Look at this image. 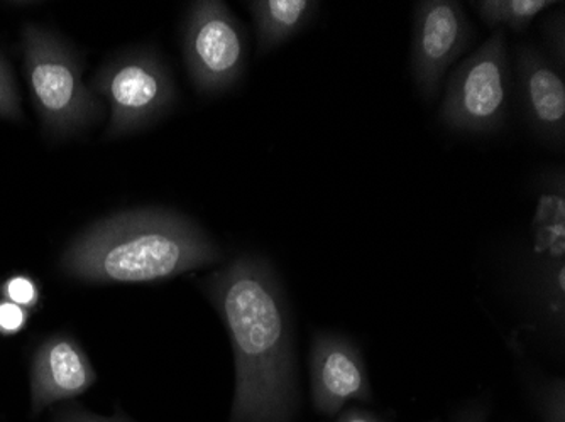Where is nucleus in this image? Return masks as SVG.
Returning a JSON list of instances; mask_svg holds the SVG:
<instances>
[{
  "label": "nucleus",
  "instance_id": "obj_1",
  "mask_svg": "<svg viewBox=\"0 0 565 422\" xmlns=\"http://www.w3.org/2000/svg\"><path fill=\"white\" fill-rule=\"evenodd\" d=\"M236 364L231 422H290L298 404L290 304L269 260L243 253L203 279Z\"/></svg>",
  "mask_w": 565,
  "mask_h": 422
},
{
  "label": "nucleus",
  "instance_id": "obj_2",
  "mask_svg": "<svg viewBox=\"0 0 565 422\" xmlns=\"http://www.w3.org/2000/svg\"><path fill=\"white\" fill-rule=\"evenodd\" d=\"M224 259L199 224L168 209L124 212L88 227L63 252V274L90 284L158 282Z\"/></svg>",
  "mask_w": 565,
  "mask_h": 422
},
{
  "label": "nucleus",
  "instance_id": "obj_3",
  "mask_svg": "<svg viewBox=\"0 0 565 422\" xmlns=\"http://www.w3.org/2000/svg\"><path fill=\"white\" fill-rule=\"evenodd\" d=\"M24 75L34 109L55 138L76 134L100 116V104L82 80V66L72 47L38 25L22 33Z\"/></svg>",
  "mask_w": 565,
  "mask_h": 422
},
{
  "label": "nucleus",
  "instance_id": "obj_4",
  "mask_svg": "<svg viewBox=\"0 0 565 422\" xmlns=\"http://www.w3.org/2000/svg\"><path fill=\"white\" fill-rule=\"evenodd\" d=\"M510 97L508 34L497 30L450 75L440 104V123L456 134H497L507 126Z\"/></svg>",
  "mask_w": 565,
  "mask_h": 422
},
{
  "label": "nucleus",
  "instance_id": "obj_5",
  "mask_svg": "<svg viewBox=\"0 0 565 422\" xmlns=\"http://www.w3.org/2000/svg\"><path fill=\"white\" fill-rule=\"evenodd\" d=\"M183 58L199 94L218 95L243 78L247 34L224 2H193L183 22Z\"/></svg>",
  "mask_w": 565,
  "mask_h": 422
},
{
  "label": "nucleus",
  "instance_id": "obj_6",
  "mask_svg": "<svg viewBox=\"0 0 565 422\" xmlns=\"http://www.w3.org/2000/svg\"><path fill=\"white\" fill-rule=\"evenodd\" d=\"M94 88L109 101V139L149 126L177 101L170 72L149 51H132L113 59L94 78Z\"/></svg>",
  "mask_w": 565,
  "mask_h": 422
},
{
  "label": "nucleus",
  "instance_id": "obj_7",
  "mask_svg": "<svg viewBox=\"0 0 565 422\" xmlns=\"http://www.w3.org/2000/svg\"><path fill=\"white\" fill-rule=\"evenodd\" d=\"M475 40V28L465 6L456 0H422L414 9L409 69L425 101L439 97L450 66Z\"/></svg>",
  "mask_w": 565,
  "mask_h": 422
},
{
  "label": "nucleus",
  "instance_id": "obj_8",
  "mask_svg": "<svg viewBox=\"0 0 565 422\" xmlns=\"http://www.w3.org/2000/svg\"><path fill=\"white\" fill-rule=\"evenodd\" d=\"M532 253L535 257V297L552 325L565 320V173L564 167L542 173L536 181Z\"/></svg>",
  "mask_w": 565,
  "mask_h": 422
},
{
  "label": "nucleus",
  "instance_id": "obj_9",
  "mask_svg": "<svg viewBox=\"0 0 565 422\" xmlns=\"http://www.w3.org/2000/svg\"><path fill=\"white\" fill-rule=\"evenodd\" d=\"M516 88L523 122L533 138L551 149L565 145V72L541 47H515Z\"/></svg>",
  "mask_w": 565,
  "mask_h": 422
},
{
  "label": "nucleus",
  "instance_id": "obj_10",
  "mask_svg": "<svg viewBox=\"0 0 565 422\" xmlns=\"http://www.w3.org/2000/svg\"><path fill=\"white\" fill-rule=\"evenodd\" d=\"M310 389L320 414L335 415L351 401H371L363 351L348 336L317 332L310 347Z\"/></svg>",
  "mask_w": 565,
  "mask_h": 422
},
{
  "label": "nucleus",
  "instance_id": "obj_11",
  "mask_svg": "<svg viewBox=\"0 0 565 422\" xmlns=\"http://www.w3.org/2000/svg\"><path fill=\"white\" fill-rule=\"evenodd\" d=\"M97 380L81 343L53 335L41 343L31 364V409L34 414L60 401L78 398Z\"/></svg>",
  "mask_w": 565,
  "mask_h": 422
},
{
  "label": "nucleus",
  "instance_id": "obj_12",
  "mask_svg": "<svg viewBox=\"0 0 565 422\" xmlns=\"http://www.w3.org/2000/svg\"><path fill=\"white\" fill-rule=\"evenodd\" d=\"M262 53L275 50L316 21L317 0H254L247 2Z\"/></svg>",
  "mask_w": 565,
  "mask_h": 422
},
{
  "label": "nucleus",
  "instance_id": "obj_13",
  "mask_svg": "<svg viewBox=\"0 0 565 422\" xmlns=\"http://www.w3.org/2000/svg\"><path fill=\"white\" fill-rule=\"evenodd\" d=\"M471 6L486 25L522 34L542 12L558 4L554 0H478Z\"/></svg>",
  "mask_w": 565,
  "mask_h": 422
},
{
  "label": "nucleus",
  "instance_id": "obj_14",
  "mask_svg": "<svg viewBox=\"0 0 565 422\" xmlns=\"http://www.w3.org/2000/svg\"><path fill=\"white\" fill-rule=\"evenodd\" d=\"M0 300L36 310L41 303V288L30 274H12L0 284Z\"/></svg>",
  "mask_w": 565,
  "mask_h": 422
},
{
  "label": "nucleus",
  "instance_id": "obj_15",
  "mask_svg": "<svg viewBox=\"0 0 565 422\" xmlns=\"http://www.w3.org/2000/svg\"><path fill=\"white\" fill-rule=\"evenodd\" d=\"M542 37H544V53L552 63L562 72H565V8L557 12L545 15L541 25Z\"/></svg>",
  "mask_w": 565,
  "mask_h": 422
},
{
  "label": "nucleus",
  "instance_id": "obj_16",
  "mask_svg": "<svg viewBox=\"0 0 565 422\" xmlns=\"http://www.w3.org/2000/svg\"><path fill=\"white\" fill-rule=\"evenodd\" d=\"M0 117L9 120H21V97L12 78L8 63L0 56Z\"/></svg>",
  "mask_w": 565,
  "mask_h": 422
},
{
  "label": "nucleus",
  "instance_id": "obj_17",
  "mask_svg": "<svg viewBox=\"0 0 565 422\" xmlns=\"http://www.w3.org/2000/svg\"><path fill=\"white\" fill-rule=\"evenodd\" d=\"M31 311L9 301L0 300V335L14 336L28 326Z\"/></svg>",
  "mask_w": 565,
  "mask_h": 422
},
{
  "label": "nucleus",
  "instance_id": "obj_18",
  "mask_svg": "<svg viewBox=\"0 0 565 422\" xmlns=\"http://www.w3.org/2000/svg\"><path fill=\"white\" fill-rule=\"evenodd\" d=\"M564 382L552 380L542 389V412L547 422H564Z\"/></svg>",
  "mask_w": 565,
  "mask_h": 422
},
{
  "label": "nucleus",
  "instance_id": "obj_19",
  "mask_svg": "<svg viewBox=\"0 0 565 422\" xmlns=\"http://www.w3.org/2000/svg\"><path fill=\"white\" fill-rule=\"evenodd\" d=\"M53 422H129L127 419L116 415V418H102V415L92 414L87 409L78 408V405H72V408L62 409L56 414L55 421Z\"/></svg>",
  "mask_w": 565,
  "mask_h": 422
},
{
  "label": "nucleus",
  "instance_id": "obj_20",
  "mask_svg": "<svg viewBox=\"0 0 565 422\" xmlns=\"http://www.w3.org/2000/svg\"><path fill=\"white\" fill-rule=\"evenodd\" d=\"M335 422H384L383 419L377 415L371 414V412L363 411V409L352 408L348 411L342 412Z\"/></svg>",
  "mask_w": 565,
  "mask_h": 422
},
{
  "label": "nucleus",
  "instance_id": "obj_21",
  "mask_svg": "<svg viewBox=\"0 0 565 422\" xmlns=\"http://www.w3.org/2000/svg\"><path fill=\"white\" fill-rule=\"evenodd\" d=\"M486 418H488L486 409L481 405H475V408L466 409L462 415L457 419V422H486Z\"/></svg>",
  "mask_w": 565,
  "mask_h": 422
}]
</instances>
